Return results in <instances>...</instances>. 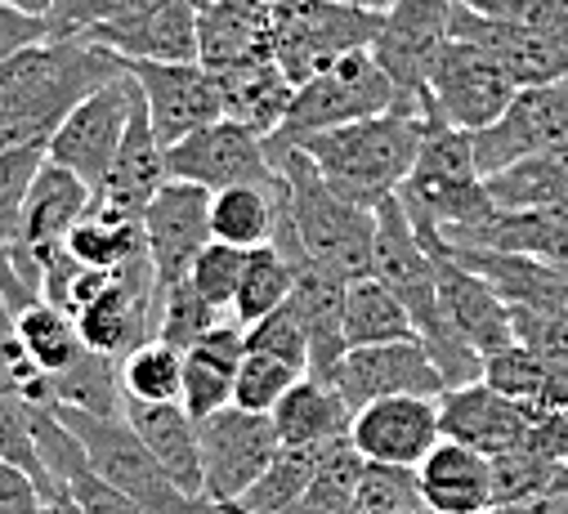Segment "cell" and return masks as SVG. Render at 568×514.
Returning a JSON list of instances; mask_svg holds the SVG:
<instances>
[{
  "instance_id": "6da1fadb",
  "label": "cell",
  "mask_w": 568,
  "mask_h": 514,
  "mask_svg": "<svg viewBox=\"0 0 568 514\" xmlns=\"http://www.w3.org/2000/svg\"><path fill=\"white\" fill-rule=\"evenodd\" d=\"M121 54L85 37H41L0 63V148L50 144L59 125L112 76Z\"/></svg>"
},
{
  "instance_id": "7a4b0ae2",
  "label": "cell",
  "mask_w": 568,
  "mask_h": 514,
  "mask_svg": "<svg viewBox=\"0 0 568 514\" xmlns=\"http://www.w3.org/2000/svg\"><path fill=\"white\" fill-rule=\"evenodd\" d=\"M268 144V162L282 175V197H287L292 233H296V255L287 260H314L345 282L372 274V255H376V210L341 197L318 166L296 148V144Z\"/></svg>"
},
{
  "instance_id": "3957f363",
  "label": "cell",
  "mask_w": 568,
  "mask_h": 514,
  "mask_svg": "<svg viewBox=\"0 0 568 514\" xmlns=\"http://www.w3.org/2000/svg\"><path fill=\"white\" fill-rule=\"evenodd\" d=\"M420 131H425L420 107L394 103L389 112H376V116H363V121H349V125H332V131L305 135V140H296V148L318 166V175L341 197L376 210L412 175L416 148H420Z\"/></svg>"
},
{
  "instance_id": "277c9868",
  "label": "cell",
  "mask_w": 568,
  "mask_h": 514,
  "mask_svg": "<svg viewBox=\"0 0 568 514\" xmlns=\"http://www.w3.org/2000/svg\"><path fill=\"white\" fill-rule=\"evenodd\" d=\"M420 148H416V166L403 179L398 197L412 215H425L439 233L479 224L497 202L488 197V184L475 166V144L470 131H457L453 121H444V112L420 99Z\"/></svg>"
},
{
  "instance_id": "5b68a950",
  "label": "cell",
  "mask_w": 568,
  "mask_h": 514,
  "mask_svg": "<svg viewBox=\"0 0 568 514\" xmlns=\"http://www.w3.org/2000/svg\"><path fill=\"white\" fill-rule=\"evenodd\" d=\"M54 412L85 443L94 470L108 483H116L125 496H134L144 514H224L220 501L197 496V492H184L162 470V461L149 452V443L134 434V425L125 417H99V412L68 408V403H54Z\"/></svg>"
},
{
  "instance_id": "8992f818",
  "label": "cell",
  "mask_w": 568,
  "mask_h": 514,
  "mask_svg": "<svg viewBox=\"0 0 568 514\" xmlns=\"http://www.w3.org/2000/svg\"><path fill=\"white\" fill-rule=\"evenodd\" d=\"M394 103H398V85L389 81L381 59L372 50H354V54H341L336 63H327L323 72H314L310 81L296 85L287 121H282L268 140L296 144L305 135L332 131V125H349V121L389 112Z\"/></svg>"
},
{
  "instance_id": "52a82bcc",
  "label": "cell",
  "mask_w": 568,
  "mask_h": 514,
  "mask_svg": "<svg viewBox=\"0 0 568 514\" xmlns=\"http://www.w3.org/2000/svg\"><path fill=\"white\" fill-rule=\"evenodd\" d=\"M273 59L301 85L341 54L372 50L385 14L345 6V0H273Z\"/></svg>"
},
{
  "instance_id": "ba28073f",
  "label": "cell",
  "mask_w": 568,
  "mask_h": 514,
  "mask_svg": "<svg viewBox=\"0 0 568 514\" xmlns=\"http://www.w3.org/2000/svg\"><path fill=\"white\" fill-rule=\"evenodd\" d=\"M134 99H139V81L134 72L125 68L121 76H112L108 85H99L59 131L54 140L45 144L50 162L68 166L72 175H81L94 193L99 184L108 179L116 153H121V140H125V125H130V112H134Z\"/></svg>"
},
{
  "instance_id": "9c48e42d",
  "label": "cell",
  "mask_w": 568,
  "mask_h": 514,
  "mask_svg": "<svg viewBox=\"0 0 568 514\" xmlns=\"http://www.w3.org/2000/svg\"><path fill=\"white\" fill-rule=\"evenodd\" d=\"M453 14L457 0H394L385 10L372 54L398 85V103L420 107V94L430 90V72L453 41Z\"/></svg>"
},
{
  "instance_id": "30bf717a",
  "label": "cell",
  "mask_w": 568,
  "mask_h": 514,
  "mask_svg": "<svg viewBox=\"0 0 568 514\" xmlns=\"http://www.w3.org/2000/svg\"><path fill=\"white\" fill-rule=\"evenodd\" d=\"M197 434H202V492L211 501H237L282 448L273 417L246 412L237 403L202 417Z\"/></svg>"
},
{
  "instance_id": "8fae6325",
  "label": "cell",
  "mask_w": 568,
  "mask_h": 514,
  "mask_svg": "<svg viewBox=\"0 0 568 514\" xmlns=\"http://www.w3.org/2000/svg\"><path fill=\"white\" fill-rule=\"evenodd\" d=\"M475 144V166L479 175H497L510 162H524L532 153H546L555 144H568V76L541 81V85H519L510 107L470 135Z\"/></svg>"
},
{
  "instance_id": "7c38bea8",
  "label": "cell",
  "mask_w": 568,
  "mask_h": 514,
  "mask_svg": "<svg viewBox=\"0 0 568 514\" xmlns=\"http://www.w3.org/2000/svg\"><path fill=\"white\" fill-rule=\"evenodd\" d=\"M407 215H412V210H407ZM412 224H416L420 241L430 246V255H435L439 300H444V313H448L453 331H457L470 349H479L484 358H493V353H501L506 345H515V340H519V336H515V313H510V305L493 291V282L479 278L470 265H462L457 255L448 250L444 233H439L430 219H425V215H412Z\"/></svg>"
},
{
  "instance_id": "4fadbf2b",
  "label": "cell",
  "mask_w": 568,
  "mask_h": 514,
  "mask_svg": "<svg viewBox=\"0 0 568 514\" xmlns=\"http://www.w3.org/2000/svg\"><path fill=\"white\" fill-rule=\"evenodd\" d=\"M515 76L475 41H462L453 37L430 72V90H425L420 99H430L444 121H453L457 131H484V125H493L510 99H515Z\"/></svg>"
},
{
  "instance_id": "5bb4252c",
  "label": "cell",
  "mask_w": 568,
  "mask_h": 514,
  "mask_svg": "<svg viewBox=\"0 0 568 514\" xmlns=\"http://www.w3.org/2000/svg\"><path fill=\"white\" fill-rule=\"evenodd\" d=\"M332 384L345 394V403L358 412L376 399H398V394H425V399H439L448 390V380L435 362V353L425 349L420 336L412 340H385V345H354Z\"/></svg>"
},
{
  "instance_id": "9a60e30c",
  "label": "cell",
  "mask_w": 568,
  "mask_h": 514,
  "mask_svg": "<svg viewBox=\"0 0 568 514\" xmlns=\"http://www.w3.org/2000/svg\"><path fill=\"white\" fill-rule=\"evenodd\" d=\"M166 171H171V179H189V184H202L211 193L233 188V184L277 179L264 135L246 131L242 121H229V116H220V121L202 125V131L184 135L180 144H171L166 148Z\"/></svg>"
},
{
  "instance_id": "2e32d148",
  "label": "cell",
  "mask_w": 568,
  "mask_h": 514,
  "mask_svg": "<svg viewBox=\"0 0 568 514\" xmlns=\"http://www.w3.org/2000/svg\"><path fill=\"white\" fill-rule=\"evenodd\" d=\"M144 233L158 274V318H162L166 291L193 269L197 250L211 241V188L189 179H166L144 210Z\"/></svg>"
},
{
  "instance_id": "e0dca14e",
  "label": "cell",
  "mask_w": 568,
  "mask_h": 514,
  "mask_svg": "<svg viewBox=\"0 0 568 514\" xmlns=\"http://www.w3.org/2000/svg\"><path fill=\"white\" fill-rule=\"evenodd\" d=\"M121 63L134 72L139 90H144L162 148L180 144L184 135L224 116L220 76L206 63H149V59H121Z\"/></svg>"
},
{
  "instance_id": "ac0fdd59",
  "label": "cell",
  "mask_w": 568,
  "mask_h": 514,
  "mask_svg": "<svg viewBox=\"0 0 568 514\" xmlns=\"http://www.w3.org/2000/svg\"><path fill=\"white\" fill-rule=\"evenodd\" d=\"M354 448L363 461H394V465H420L444 439L439 421V399L425 394H398V399H376L354 412L349 430Z\"/></svg>"
},
{
  "instance_id": "d6986e66",
  "label": "cell",
  "mask_w": 568,
  "mask_h": 514,
  "mask_svg": "<svg viewBox=\"0 0 568 514\" xmlns=\"http://www.w3.org/2000/svg\"><path fill=\"white\" fill-rule=\"evenodd\" d=\"M197 19H202V0H162V6H149L139 14L94 23L81 37L121 59L197 63Z\"/></svg>"
},
{
  "instance_id": "ffe728a7",
  "label": "cell",
  "mask_w": 568,
  "mask_h": 514,
  "mask_svg": "<svg viewBox=\"0 0 568 514\" xmlns=\"http://www.w3.org/2000/svg\"><path fill=\"white\" fill-rule=\"evenodd\" d=\"M453 37L484 45L510 76L515 85H541V81H559L568 76V41L537 32L528 23H510V19H493L479 14L475 6L457 0V14H453Z\"/></svg>"
},
{
  "instance_id": "44dd1931",
  "label": "cell",
  "mask_w": 568,
  "mask_h": 514,
  "mask_svg": "<svg viewBox=\"0 0 568 514\" xmlns=\"http://www.w3.org/2000/svg\"><path fill=\"white\" fill-rule=\"evenodd\" d=\"M439 421H444V439H457V443H470L497 456L524 439L532 421V403L501 394L488 380H470V384H457V390L439 394Z\"/></svg>"
},
{
  "instance_id": "7402d4cb",
  "label": "cell",
  "mask_w": 568,
  "mask_h": 514,
  "mask_svg": "<svg viewBox=\"0 0 568 514\" xmlns=\"http://www.w3.org/2000/svg\"><path fill=\"white\" fill-rule=\"evenodd\" d=\"M448 250L457 255L462 265H470L479 278H488L493 291L510 309L568 313V278H564L559 265L537 260V255H519V250H493V246H457V241H448Z\"/></svg>"
},
{
  "instance_id": "603a6c76",
  "label": "cell",
  "mask_w": 568,
  "mask_h": 514,
  "mask_svg": "<svg viewBox=\"0 0 568 514\" xmlns=\"http://www.w3.org/2000/svg\"><path fill=\"white\" fill-rule=\"evenodd\" d=\"M273 0H202L197 19V63L211 72L273 59Z\"/></svg>"
},
{
  "instance_id": "cb8c5ba5",
  "label": "cell",
  "mask_w": 568,
  "mask_h": 514,
  "mask_svg": "<svg viewBox=\"0 0 568 514\" xmlns=\"http://www.w3.org/2000/svg\"><path fill=\"white\" fill-rule=\"evenodd\" d=\"M171 179L166 171V148L153 131V116H149V103H144V90L134 99V112H130V125H125V140H121V153L108 171V179L99 184L94 202L121 210V215H139L144 219L149 202L158 197V188Z\"/></svg>"
},
{
  "instance_id": "d4e9b609",
  "label": "cell",
  "mask_w": 568,
  "mask_h": 514,
  "mask_svg": "<svg viewBox=\"0 0 568 514\" xmlns=\"http://www.w3.org/2000/svg\"><path fill=\"white\" fill-rule=\"evenodd\" d=\"M457 246H493L537 255L550 265H568V202L559 206H493L479 224L444 233Z\"/></svg>"
},
{
  "instance_id": "484cf974",
  "label": "cell",
  "mask_w": 568,
  "mask_h": 514,
  "mask_svg": "<svg viewBox=\"0 0 568 514\" xmlns=\"http://www.w3.org/2000/svg\"><path fill=\"white\" fill-rule=\"evenodd\" d=\"M345 278L314 265V260H296V287H292V309L301 313L305 322V336H310V376L327 380L336 376L341 358L349 353V340H345Z\"/></svg>"
},
{
  "instance_id": "4316f807",
  "label": "cell",
  "mask_w": 568,
  "mask_h": 514,
  "mask_svg": "<svg viewBox=\"0 0 568 514\" xmlns=\"http://www.w3.org/2000/svg\"><path fill=\"white\" fill-rule=\"evenodd\" d=\"M90 202H94V188L81 175H72L68 166L50 162V153H45V166L32 179V193H28L14 246L32 250L37 260H41V255H50V250H59L68 241V233L81 224V215L90 210Z\"/></svg>"
},
{
  "instance_id": "83f0119b",
  "label": "cell",
  "mask_w": 568,
  "mask_h": 514,
  "mask_svg": "<svg viewBox=\"0 0 568 514\" xmlns=\"http://www.w3.org/2000/svg\"><path fill=\"white\" fill-rule=\"evenodd\" d=\"M420 492L439 514H488L493 510V456L439 439L435 452L420 461Z\"/></svg>"
},
{
  "instance_id": "f1b7e54d",
  "label": "cell",
  "mask_w": 568,
  "mask_h": 514,
  "mask_svg": "<svg viewBox=\"0 0 568 514\" xmlns=\"http://www.w3.org/2000/svg\"><path fill=\"white\" fill-rule=\"evenodd\" d=\"M125 421L134 425V434L149 443V452L162 461V470L184 487V492H202V434H197V417L184 403H149V399H125Z\"/></svg>"
},
{
  "instance_id": "f546056e",
  "label": "cell",
  "mask_w": 568,
  "mask_h": 514,
  "mask_svg": "<svg viewBox=\"0 0 568 514\" xmlns=\"http://www.w3.org/2000/svg\"><path fill=\"white\" fill-rule=\"evenodd\" d=\"M246 358V327L224 318L197 345L184 349V408L202 421L233 403V380Z\"/></svg>"
},
{
  "instance_id": "4dcf8cb0",
  "label": "cell",
  "mask_w": 568,
  "mask_h": 514,
  "mask_svg": "<svg viewBox=\"0 0 568 514\" xmlns=\"http://www.w3.org/2000/svg\"><path fill=\"white\" fill-rule=\"evenodd\" d=\"M220 76V99H224V116L242 121L255 135H273L282 121H287V107L296 99V81L282 72L277 59H255L242 68H224Z\"/></svg>"
},
{
  "instance_id": "1f68e13d",
  "label": "cell",
  "mask_w": 568,
  "mask_h": 514,
  "mask_svg": "<svg viewBox=\"0 0 568 514\" xmlns=\"http://www.w3.org/2000/svg\"><path fill=\"white\" fill-rule=\"evenodd\" d=\"M282 443H332V439H349L354 430V408L345 403V394L336 384L318 380V376H301L282 403L268 412Z\"/></svg>"
},
{
  "instance_id": "d6a6232c",
  "label": "cell",
  "mask_w": 568,
  "mask_h": 514,
  "mask_svg": "<svg viewBox=\"0 0 568 514\" xmlns=\"http://www.w3.org/2000/svg\"><path fill=\"white\" fill-rule=\"evenodd\" d=\"M277 206H282V175L268 184H233L211 193V237L229 246H264L273 241L277 228Z\"/></svg>"
},
{
  "instance_id": "836d02e7",
  "label": "cell",
  "mask_w": 568,
  "mask_h": 514,
  "mask_svg": "<svg viewBox=\"0 0 568 514\" xmlns=\"http://www.w3.org/2000/svg\"><path fill=\"white\" fill-rule=\"evenodd\" d=\"M63 246L90 269H121L139 255H149V233L139 215H121L103 202H90V210L81 215Z\"/></svg>"
},
{
  "instance_id": "e575fe53",
  "label": "cell",
  "mask_w": 568,
  "mask_h": 514,
  "mask_svg": "<svg viewBox=\"0 0 568 514\" xmlns=\"http://www.w3.org/2000/svg\"><path fill=\"white\" fill-rule=\"evenodd\" d=\"M416 327H412V313L407 305L376 278H354L345 287V340L349 349L354 345H385V340H412Z\"/></svg>"
},
{
  "instance_id": "d590c367",
  "label": "cell",
  "mask_w": 568,
  "mask_h": 514,
  "mask_svg": "<svg viewBox=\"0 0 568 514\" xmlns=\"http://www.w3.org/2000/svg\"><path fill=\"white\" fill-rule=\"evenodd\" d=\"M488 197L497 206H559L568 202V144L510 162L506 171L488 175Z\"/></svg>"
},
{
  "instance_id": "8d00e7d4",
  "label": "cell",
  "mask_w": 568,
  "mask_h": 514,
  "mask_svg": "<svg viewBox=\"0 0 568 514\" xmlns=\"http://www.w3.org/2000/svg\"><path fill=\"white\" fill-rule=\"evenodd\" d=\"M292 287H296V265L287 260V255H282L273 241L251 246L242 278H237V296H233V322L251 327L264 313L282 309L292 300Z\"/></svg>"
},
{
  "instance_id": "74e56055",
  "label": "cell",
  "mask_w": 568,
  "mask_h": 514,
  "mask_svg": "<svg viewBox=\"0 0 568 514\" xmlns=\"http://www.w3.org/2000/svg\"><path fill=\"white\" fill-rule=\"evenodd\" d=\"M54 403L85 408L99 417H125V390H121V358L103 349H85L68 371L54 376Z\"/></svg>"
},
{
  "instance_id": "f35d334b",
  "label": "cell",
  "mask_w": 568,
  "mask_h": 514,
  "mask_svg": "<svg viewBox=\"0 0 568 514\" xmlns=\"http://www.w3.org/2000/svg\"><path fill=\"white\" fill-rule=\"evenodd\" d=\"M318 456H323V443L318 448L314 443H282L277 456L264 465V474L237 496V505L251 510V514H282L310 487V479L318 470Z\"/></svg>"
},
{
  "instance_id": "ab89813d",
  "label": "cell",
  "mask_w": 568,
  "mask_h": 514,
  "mask_svg": "<svg viewBox=\"0 0 568 514\" xmlns=\"http://www.w3.org/2000/svg\"><path fill=\"white\" fill-rule=\"evenodd\" d=\"M121 390L125 399L149 403H184V349L153 336L121 358Z\"/></svg>"
},
{
  "instance_id": "60d3db41",
  "label": "cell",
  "mask_w": 568,
  "mask_h": 514,
  "mask_svg": "<svg viewBox=\"0 0 568 514\" xmlns=\"http://www.w3.org/2000/svg\"><path fill=\"white\" fill-rule=\"evenodd\" d=\"M0 390L14 394L19 403L54 408V380L32 358V349L19 331V313L6 305V296H0Z\"/></svg>"
},
{
  "instance_id": "b9f144b4",
  "label": "cell",
  "mask_w": 568,
  "mask_h": 514,
  "mask_svg": "<svg viewBox=\"0 0 568 514\" xmlns=\"http://www.w3.org/2000/svg\"><path fill=\"white\" fill-rule=\"evenodd\" d=\"M363 452L354 448V439H332L323 443V456H318V470L310 479V487L301 492L296 505H287L282 514H332L336 505H345L354 492H358V479H363Z\"/></svg>"
},
{
  "instance_id": "7bdbcfd3",
  "label": "cell",
  "mask_w": 568,
  "mask_h": 514,
  "mask_svg": "<svg viewBox=\"0 0 568 514\" xmlns=\"http://www.w3.org/2000/svg\"><path fill=\"white\" fill-rule=\"evenodd\" d=\"M19 331H23L28 349H32V358L50 371V380H54L59 371H68V367L90 349L85 336H81V327H77V318H72L68 309L50 305V300H37L32 309H23V313H19Z\"/></svg>"
},
{
  "instance_id": "ee69618b",
  "label": "cell",
  "mask_w": 568,
  "mask_h": 514,
  "mask_svg": "<svg viewBox=\"0 0 568 514\" xmlns=\"http://www.w3.org/2000/svg\"><path fill=\"white\" fill-rule=\"evenodd\" d=\"M559 487H568V461H550L519 443L493 456V505L528 501V496L559 492Z\"/></svg>"
},
{
  "instance_id": "f6af8a7d",
  "label": "cell",
  "mask_w": 568,
  "mask_h": 514,
  "mask_svg": "<svg viewBox=\"0 0 568 514\" xmlns=\"http://www.w3.org/2000/svg\"><path fill=\"white\" fill-rule=\"evenodd\" d=\"M301 376L305 371L292 367L287 358L264 353V349H246V358L237 367V380H233V403L246 408V412H273L282 403V394H287Z\"/></svg>"
},
{
  "instance_id": "bcb514c9",
  "label": "cell",
  "mask_w": 568,
  "mask_h": 514,
  "mask_svg": "<svg viewBox=\"0 0 568 514\" xmlns=\"http://www.w3.org/2000/svg\"><path fill=\"white\" fill-rule=\"evenodd\" d=\"M41 166H45V144L0 148V246L19 241L23 206H28V193H32V179Z\"/></svg>"
},
{
  "instance_id": "7dc6e473",
  "label": "cell",
  "mask_w": 568,
  "mask_h": 514,
  "mask_svg": "<svg viewBox=\"0 0 568 514\" xmlns=\"http://www.w3.org/2000/svg\"><path fill=\"white\" fill-rule=\"evenodd\" d=\"M229 313L224 309H215L211 300H202L197 296V287L189 282V274L166 291V300H162V318H158V336L162 340H171V345H180V349H189V345H197L211 327H220Z\"/></svg>"
},
{
  "instance_id": "c3c4849f",
  "label": "cell",
  "mask_w": 568,
  "mask_h": 514,
  "mask_svg": "<svg viewBox=\"0 0 568 514\" xmlns=\"http://www.w3.org/2000/svg\"><path fill=\"white\" fill-rule=\"evenodd\" d=\"M358 501L367 514H398L412 505H425L420 492V465H394V461H367L358 479Z\"/></svg>"
},
{
  "instance_id": "681fc988",
  "label": "cell",
  "mask_w": 568,
  "mask_h": 514,
  "mask_svg": "<svg viewBox=\"0 0 568 514\" xmlns=\"http://www.w3.org/2000/svg\"><path fill=\"white\" fill-rule=\"evenodd\" d=\"M242 265H246V250L242 246H229V241H206L197 250V260L189 269V282L197 287L202 300H211L215 309H224L233 318V296H237V278H242Z\"/></svg>"
},
{
  "instance_id": "f907efd6",
  "label": "cell",
  "mask_w": 568,
  "mask_h": 514,
  "mask_svg": "<svg viewBox=\"0 0 568 514\" xmlns=\"http://www.w3.org/2000/svg\"><path fill=\"white\" fill-rule=\"evenodd\" d=\"M246 349L277 353V358H287L292 367H301L310 376V336H305V322L292 305H282V309L264 313L260 322H251L246 327Z\"/></svg>"
},
{
  "instance_id": "816d5d0a",
  "label": "cell",
  "mask_w": 568,
  "mask_h": 514,
  "mask_svg": "<svg viewBox=\"0 0 568 514\" xmlns=\"http://www.w3.org/2000/svg\"><path fill=\"white\" fill-rule=\"evenodd\" d=\"M149 6H162V0H54L45 23H50V37H81L94 23H112Z\"/></svg>"
},
{
  "instance_id": "f5cc1de1",
  "label": "cell",
  "mask_w": 568,
  "mask_h": 514,
  "mask_svg": "<svg viewBox=\"0 0 568 514\" xmlns=\"http://www.w3.org/2000/svg\"><path fill=\"white\" fill-rule=\"evenodd\" d=\"M466 6H475L479 14L528 23L537 32H550L559 41H568V0H466Z\"/></svg>"
},
{
  "instance_id": "db71d44e",
  "label": "cell",
  "mask_w": 568,
  "mask_h": 514,
  "mask_svg": "<svg viewBox=\"0 0 568 514\" xmlns=\"http://www.w3.org/2000/svg\"><path fill=\"white\" fill-rule=\"evenodd\" d=\"M510 313H515V336L528 349L568 367V313H524V309H510Z\"/></svg>"
},
{
  "instance_id": "11a10c76",
  "label": "cell",
  "mask_w": 568,
  "mask_h": 514,
  "mask_svg": "<svg viewBox=\"0 0 568 514\" xmlns=\"http://www.w3.org/2000/svg\"><path fill=\"white\" fill-rule=\"evenodd\" d=\"M519 448H532L550 461H568V412L559 408H532V421L519 439Z\"/></svg>"
},
{
  "instance_id": "9f6ffc18",
  "label": "cell",
  "mask_w": 568,
  "mask_h": 514,
  "mask_svg": "<svg viewBox=\"0 0 568 514\" xmlns=\"http://www.w3.org/2000/svg\"><path fill=\"white\" fill-rule=\"evenodd\" d=\"M41 505H45V496H41L37 479L23 465L0 456V514H41Z\"/></svg>"
},
{
  "instance_id": "6f0895ef",
  "label": "cell",
  "mask_w": 568,
  "mask_h": 514,
  "mask_svg": "<svg viewBox=\"0 0 568 514\" xmlns=\"http://www.w3.org/2000/svg\"><path fill=\"white\" fill-rule=\"evenodd\" d=\"M50 37V23L41 14H28V10H14L0 0V63H6L10 54H19L23 45Z\"/></svg>"
},
{
  "instance_id": "680465c9",
  "label": "cell",
  "mask_w": 568,
  "mask_h": 514,
  "mask_svg": "<svg viewBox=\"0 0 568 514\" xmlns=\"http://www.w3.org/2000/svg\"><path fill=\"white\" fill-rule=\"evenodd\" d=\"M488 514H568V487L541 492V496H528V501H510V505H493Z\"/></svg>"
},
{
  "instance_id": "91938a15",
  "label": "cell",
  "mask_w": 568,
  "mask_h": 514,
  "mask_svg": "<svg viewBox=\"0 0 568 514\" xmlns=\"http://www.w3.org/2000/svg\"><path fill=\"white\" fill-rule=\"evenodd\" d=\"M41 514H81V505H77V501L68 496V492H54V496H45Z\"/></svg>"
},
{
  "instance_id": "94428289",
  "label": "cell",
  "mask_w": 568,
  "mask_h": 514,
  "mask_svg": "<svg viewBox=\"0 0 568 514\" xmlns=\"http://www.w3.org/2000/svg\"><path fill=\"white\" fill-rule=\"evenodd\" d=\"M6 6H14V10H28V14H50L54 10V0H6Z\"/></svg>"
},
{
  "instance_id": "6125c7cd",
  "label": "cell",
  "mask_w": 568,
  "mask_h": 514,
  "mask_svg": "<svg viewBox=\"0 0 568 514\" xmlns=\"http://www.w3.org/2000/svg\"><path fill=\"white\" fill-rule=\"evenodd\" d=\"M332 514H367V505H363V501H358V492H354V496H349L345 505H336Z\"/></svg>"
},
{
  "instance_id": "be15d7a7",
  "label": "cell",
  "mask_w": 568,
  "mask_h": 514,
  "mask_svg": "<svg viewBox=\"0 0 568 514\" xmlns=\"http://www.w3.org/2000/svg\"><path fill=\"white\" fill-rule=\"evenodd\" d=\"M345 6H363V10H376V14H385L394 0H345Z\"/></svg>"
},
{
  "instance_id": "e7e4bbea",
  "label": "cell",
  "mask_w": 568,
  "mask_h": 514,
  "mask_svg": "<svg viewBox=\"0 0 568 514\" xmlns=\"http://www.w3.org/2000/svg\"><path fill=\"white\" fill-rule=\"evenodd\" d=\"M398 514H439L430 501H425V505H412V510H398Z\"/></svg>"
},
{
  "instance_id": "03108f58",
  "label": "cell",
  "mask_w": 568,
  "mask_h": 514,
  "mask_svg": "<svg viewBox=\"0 0 568 514\" xmlns=\"http://www.w3.org/2000/svg\"><path fill=\"white\" fill-rule=\"evenodd\" d=\"M220 505H224V514H251V510H242L237 501H220Z\"/></svg>"
},
{
  "instance_id": "003e7915",
  "label": "cell",
  "mask_w": 568,
  "mask_h": 514,
  "mask_svg": "<svg viewBox=\"0 0 568 514\" xmlns=\"http://www.w3.org/2000/svg\"><path fill=\"white\" fill-rule=\"evenodd\" d=\"M559 269H564V278H568V265H559Z\"/></svg>"
}]
</instances>
